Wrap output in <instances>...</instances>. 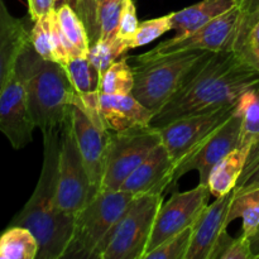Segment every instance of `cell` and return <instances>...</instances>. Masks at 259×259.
Masks as SVG:
<instances>
[{
	"label": "cell",
	"instance_id": "obj_41",
	"mask_svg": "<svg viewBox=\"0 0 259 259\" xmlns=\"http://www.w3.org/2000/svg\"><path fill=\"white\" fill-rule=\"evenodd\" d=\"M101 2H104V0H98V3H101Z\"/></svg>",
	"mask_w": 259,
	"mask_h": 259
},
{
	"label": "cell",
	"instance_id": "obj_14",
	"mask_svg": "<svg viewBox=\"0 0 259 259\" xmlns=\"http://www.w3.org/2000/svg\"><path fill=\"white\" fill-rule=\"evenodd\" d=\"M71 128L76 144L88 171L94 192L100 191L104 167L108 153L110 131L96 125L80 108L73 106L71 111Z\"/></svg>",
	"mask_w": 259,
	"mask_h": 259
},
{
	"label": "cell",
	"instance_id": "obj_24",
	"mask_svg": "<svg viewBox=\"0 0 259 259\" xmlns=\"http://www.w3.org/2000/svg\"><path fill=\"white\" fill-rule=\"evenodd\" d=\"M235 110L243 118L239 147L252 149L259 141V83L240 96Z\"/></svg>",
	"mask_w": 259,
	"mask_h": 259
},
{
	"label": "cell",
	"instance_id": "obj_18",
	"mask_svg": "<svg viewBox=\"0 0 259 259\" xmlns=\"http://www.w3.org/2000/svg\"><path fill=\"white\" fill-rule=\"evenodd\" d=\"M30 42V32L22 19L13 17L0 0V93L12 75L18 57Z\"/></svg>",
	"mask_w": 259,
	"mask_h": 259
},
{
	"label": "cell",
	"instance_id": "obj_21",
	"mask_svg": "<svg viewBox=\"0 0 259 259\" xmlns=\"http://www.w3.org/2000/svg\"><path fill=\"white\" fill-rule=\"evenodd\" d=\"M233 52L259 71V5L240 15Z\"/></svg>",
	"mask_w": 259,
	"mask_h": 259
},
{
	"label": "cell",
	"instance_id": "obj_17",
	"mask_svg": "<svg viewBox=\"0 0 259 259\" xmlns=\"http://www.w3.org/2000/svg\"><path fill=\"white\" fill-rule=\"evenodd\" d=\"M99 111L104 126L110 132H120L138 125H149L154 114L132 94H100Z\"/></svg>",
	"mask_w": 259,
	"mask_h": 259
},
{
	"label": "cell",
	"instance_id": "obj_38",
	"mask_svg": "<svg viewBox=\"0 0 259 259\" xmlns=\"http://www.w3.org/2000/svg\"><path fill=\"white\" fill-rule=\"evenodd\" d=\"M250 242V248H252V252L254 254L255 259H259V225L257 230L254 232V234L252 237H249Z\"/></svg>",
	"mask_w": 259,
	"mask_h": 259
},
{
	"label": "cell",
	"instance_id": "obj_31",
	"mask_svg": "<svg viewBox=\"0 0 259 259\" xmlns=\"http://www.w3.org/2000/svg\"><path fill=\"white\" fill-rule=\"evenodd\" d=\"M192 230L194 227L182 230L147 253L143 259H185L191 244Z\"/></svg>",
	"mask_w": 259,
	"mask_h": 259
},
{
	"label": "cell",
	"instance_id": "obj_6",
	"mask_svg": "<svg viewBox=\"0 0 259 259\" xmlns=\"http://www.w3.org/2000/svg\"><path fill=\"white\" fill-rule=\"evenodd\" d=\"M164 194L137 195L116 224L99 259H143Z\"/></svg>",
	"mask_w": 259,
	"mask_h": 259
},
{
	"label": "cell",
	"instance_id": "obj_28",
	"mask_svg": "<svg viewBox=\"0 0 259 259\" xmlns=\"http://www.w3.org/2000/svg\"><path fill=\"white\" fill-rule=\"evenodd\" d=\"M129 51L126 42L116 38L114 42H105V40H96L90 46L88 57L90 62L103 73L108 70L115 61L124 57Z\"/></svg>",
	"mask_w": 259,
	"mask_h": 259
},
{
	"label": "cell",
	"instance_id": "obj_5",
	"mask_svg": "<svg viewBox=\"0 0 259 259\" xmlns=\"http://www.w3.org/2000/svg\"><path fill=\"white\" fill-rule=\"evenodd\" d=\"M209 51L175 53L134 66L132 95L153 114L179 91L192 68Z\"/></svg>",
	"mask_w": 259,
	"mask_h": 259
},
{
	"label": "cell",
	"instance_id": "obj_27",
	"mask_svg": "<svg viewBox=\"0 0 259 259\" xmlns=\"http://www.w3.org/2000/svg\"><path fill=\"white\" fill-rule=\"evenodd\" d=\"M124 3L125 0H104L99 3L98 25L100 40L114 42L118 38L119 23Z\"/></svg>",
	"mask_w": 259,
	"mask_h": 259
},
{
	"label": "cell",
	"instance_id": "obj_2",
	"mask_svg": "<svg viewBox=\"0 0 259 259\" xmlns=\"http://www.w3.org/2000/svg\"><path fill=\"white\" fill-rule=\"evenodd\" d=\"M60 144L61 128L43 132V164L37 186L9 223V227H24L34 234L39 244L37 259L65 258L73 235L75 215L57 204Z\"/></svg>",
	"mask_w": 259,
	"mask_h": 259
},
{
	"label": "cell",
	"instance_id": "obj_29",
	"mask_svg": "<svg viewBox=\"0 0 259 259\" xmlns=\"http://www.w3.org/2000/svg\"><path fill=\"white\" fill-rule=\"evenodd\" d=\"M172 29H174L172 13L171 14L163 15V17L144 20V22L139 23L138 29L134 33L133 37L126 40V46H128L129 50L142 47V46H146L148 43L153 42L154 39H157V38Z\"/></svg>",
	"mask_w": 259,
	"mask_h": 259
},
{
	"label": "cell",
	"instance_id": "obj_19",
	"mask_svg": "<svg viewBox=\"0 0 259 259\" xmlns=\"http://www.w3.org/2000/svg\"><path fill=\"white\" fill-rule=\"evenodd\" d=\"M235 5L237 0H202L180 12L172 13V30L176 32L175 38H182L195 32Z\"/></svg>",
	"mask_w": 259,
	"mask_h": 259
},
{
	"label": "cell",
	"instance_id": "obj_22",
	"mask_svg": "<svg viewBox=\"0 0 259 259\" xmlns=\"http://www.w3.org/2000/svg\"><path fill=\"white\" fill-rule=\"evenodd\" d=\"M39 244L29 229L8 227L0 235V259H37Z\"/></svg>",
	"mask_w": 259,
	"mask_h": 259
},
{
	"label": "cell",
	"instance_id": "obj_9",
	"mask_svg": "<svg viewBox=\"0 0 259 259\" xmlns=\"http://www.w3.org/2000/svg\"><path fill=\"white\" fill-rule=\"evenodd\" d=\"M88 171L76 144L71 118L61 128L57 168V204L63 211L75 215L95 196Z\"/></svg>",
	"mask_w": 259,
	"mask_h": 259
},
{
	"label": "cell",
	"instance_id": "obj_4",
	"mask_svg": "<svg viewBox=\"0 0 259 259\" xmlns=\"http://www.w3.org/2000/svg\"><path fill=\"white\" fill-rule=\"evenodd\" d=\"M136 196L123 190L99 191L75 214L72 240L65 258L99 259L116 224Z\"/></svg>",
	"mask_w": 259,
	"mask_h": 259
},
{
	"label": "cell",
	"instance_id": "obj_30",
	"mask_svg": "<svg viewBox=\"0 0 259 259\" xmlns=\"http://www.w3.org/2000/svg\"><path fill=\"white\" fill-rule=\"evenodd\" d=\"M210 259H255L250 248L249 238L240 235L239 238L230 237L228 230L223 232L215 244Z\"/></svg>",
	"mask_w": 259,
	"mask_h": 259
},
{
	"label": "cell",
	"instance_id": "obj_40",
	"mask_svg": "<svg viewBox=\"0 0 259 259\" xmlns=\"http://www.w3.org/2000/svg\"><path fill=\"white\" fill-rule=\"evenodd\" d=\"M77 4H99L98 0H78Z\"/></svg>",
	"mask_w": 259,
	"mask_h": 259
},
{
	"label": "cell",
	"instance_id": "obj_39",
	"mask_svg": "<svg viewBox=\"0 0 259 259\" xmlns=\"http://www.w3.org/2000/svg\"><path fill=\"white\" fill-rule=\"evenodd\" d=\"M77 2L78 0H56V9H58V8L62 7V5L67 4L76 10L77 9Z\"/></svg>",
	"mask_w": 259,
	"mask_h": 259
},
{
	"label": "cell",
	"instance_id": "obj_10",
	"mask_svg": "<svg viewBox=\"0 0 259 259\" xmlns=\"http://www.w3.org/2000/svg\"><path fill=\"white\" fill-rule=\"evenodd\" d=\"M242 126V115L234 110L224 123L215 128L184 161L180 162L175 171L174 186H176L179 180L190 171L199 172L200 184L207 185L215 164L239 147Z\"/></svg>",
	"mask_w": 259,
	"mask_h": 259
},
{
	"label": "cell",
	"instance_id": "obj_32",
	"mask_svg": "<svg viewBox=\"0 0 259 259\" xmlns=\"http://www.w3.org/2000/svg\"><path fill=\"white\" fill-rule=\"evenodd\" d=\"M30 43L34 47L35 52L43 60L56 62L55 48H53L52 35H51L50 14L35 20L34 25L30 30Z\"/></svg>",
	"mask_w": 259,
	"mask_h": 259
},
{
	"label": "cell",
	"instance_id": "obj_33",
	"mask_svg": "<svg viewBox=\"0 0 259 259\" xmlns=\"http://www.w3.org/2000/svg\"><path fill=\"white\" fill-rule=\"evenodd\" d=\"M138 18H137L136 4L133 0H125L123 7V12L120 15V23H119L118 38L123 40L131 39L134 33L138 29Z\"/></svg>",
	"mask_w": 259,
	"mask_h": 259
},
{
	"label": "cell",
	"instance_id": "obj_13",
	"mask_svg": "<svg viewBox=\"0 0 259 259\" xmlns=\"http://www.w3.org/2000/svg\"><path fill=\"white\" fill-rule=\"evenodd\" d=\"M34 128L24 77L15 66L0 93V132L13 148L20 149L32 142Z\"/></svg>",
	"mask_w": 259,
	"mask_h": 259
},
{
	"label": "cell",
	"instance_id": "obj_12",
	"mask_svg": "<svg viewBox=\"0 0 259 259\" xmlns=\"http://www.w3.org/2000/svg\"><path fill=\"white\" fill-rule=\"evenodd\" d=\"M235 105L237 104L223 106L207 113L184 116L158 129L162 137V143L176 163V167L215 128L224 123L234 113Z\"/></svg>",
	"mask_w": 259,
	"mask_h": 259
},
{
	"label": "cell",
	"instance_id": "obj_25",
	"mask_svg": "<svg viewBox=\"0 0 259 259\" xmlns=\"http://www.w3.org/2000/svg\"><path fill=\"white\" fill-rule=\"evenodd\" d=\"M128 61V56H124L101 73V94H114V95L132 94L134 88V70Z\"/></svg>",
	"mask_w": 259,
	"mask_h": 259
},
{
	"label": "cell",
	"instance_id": "obj_8",
	"mask_svg": "<svg viewBox=\"0 0 259 259\" xmlns=\"http://www.w3.org/2000/svg\"><path fill=\"white\" fill-rule=\"evenodd\" d=\"M242 10L238 5L219 15L204 27L182 38H171L152 48L143 55L133 58L137 63L147 62L154 58L175 55V53L192 52V51H209L223 52L232 51L239 24Z\"/></svg>",
	"mask_w": 259,
	"mask_h": 259
},
{
	"label": "cell",
	"instance_id": "obj_20",
	"mask_svg": "<svg viewBox=\"0 0 259 259\" xmlns=\"http://www.w3.org/2000/svg\"><path fill=\"white\" fill-rule=\"evenodd\" d=\"M249 153L250 148L238 147L215 164L207 181V187L211 196H224L237 187L247 164Z\"/></svg>",
	"mask_w": 259,
	"mask_h": 259
},
{
	"label": "cell",
	"instance_id": "obj_37",
	"mask_svg": "<svg viewBox=\"0 0 259 259\" xmlns=\"http://www.w3.org/2000/svg\"><path fill=\"white\" fill-rule=\"evenodd\" d=\"M237 5L243 13H247L258 7L259 0H237Z\"/></svg>",
	"mask_w": 259,
	"mask_h": 259
},
{
	"label": "cell",
	"instance_id": "obj_26",
	"mask_svg": "<svg viewBox=\"0 0 259 259\" xmlns=\"http://www.w3.org/2000/svg\"><path fill=\"white\" fill-rule=\"evenodd\" d=\"M58 20H60L61 28L65 33L66 38L71 42V45L80 51L83 55H88L90 50V38H89L88 29L83 24L80 15L76 13L70 5H62L56 9Z\"/></svg>",
	"mask_w": 259,
	"mask_h": 259
},
{
	"label": "cell",
	"instance_id": "obj_36",
	"mask_svg": "<svg viewBox=\"0 0 259 259\" xmlns=\"http://www.w3.org/2000/svg\"><path fill=\"white\" fill-rule=\"evenodd\" d=\"M257 162H259V141L252 147V149H250V153H249V157H248L245 168H249V167L254 166Z\"/></svg>",
	"mask_w": 259,
	"mask_h": 259
},
{
	"label": "cell",
	"instance_id": "obj_35",
	"mask_svg": "<svg viewBox=\"0 0 259 259\" xmlns=\"http://www.w3.org/2000/svg\"><path fill=\"white\" fill-rule=\"evenodd\" d=\"M56 9V0H28V13L33 22Z\"/></svg>",
	"mask_w": 259,
	"mask_h": 259
},
{
	"label": "cell",
	"instance_id": "obj_16",
	"mask_svg": "<svg viewBox=\"0 0 259 259\" xmlns=\"http://www.w3.org/2000/svg\"><path fill=\"white\" fill-rule=\"evenodd\" d=\"M233 196L234 190L224 196L215 197V201L205 207L194 225L191 244L185 259H210L218 239L228 229L227 220Z\"/></svg>",
	"mask_w": 259,
	"mask_h": 259
},
{
	"label": "cell",
	"instance_id": "obj_15",
	"mask_svg": "<svg viewBox=\"0 0 259 259\" xmlns=\"http://www.w3.org/2000/svg\"><path fill=\"white\" fill-rule=\"evenodd\" d=\"M175 169L176 163L163 143H161L126 177L119 190L133 195H166L169 190L175 189Z\"/></svg>",
	"mask_w": 259,
	"mask_h": 259
},
{
	"label": "cell",
	"instance_id": "obj_23",
	"mask_svg": "<svg viewBox=\"0 0 259 259\" xmlns=\"http://www.w3.org/2000/svg\"><path fill=\"white\" fill-rule=\"evenodd\" d=\"M243 220V235L252 237L259 225V187L248 191L234 192L229 214L228 225L235 219Z\"/></svg>",
	"mask_w": 259,
	"mask_h": 259
},
{
	"label": "cell",
	"instance_id": "obj_1",
	"mask_svg": "<svg viewBox=\"0 0 259 259\" xmlns=\"http://www.w3.org/2000/svg\"><path fill=\"white\" fill-rule=\"evenodd\" d=\"M259 83V71L233 51L206 52L168 103L149 125L161 129L184 116L196 115L237 104L240 96Z\"/></svg>",
	"mask_w": 259,
	"mask_h": 259
},
{
	"label": "cell",
	"instance_id": "obj_3",
	"mask_svg": "<svg viewBox=\"0 0 259 259\" xmlns=\"http://www.w3.org/2000/svg\"><path fill=\"white\" fill-rule=\"evenodd\" d=\"M15 66L24 77L35 128L42 133L62 128L70 120L73 106L80 105V96L65 68L57 62L43 60L30 42L22 51Z\"/></svg>",
	"mask_w": 259,
	"mask_h": 259
},
{
	"label": "cell",
	"instance_id": "obj_7",
	"mask_svg": "<svg viewBox=\"0 0 259 259\" xmlns=\"http://www.w3.org/2000/svg\"><path fill=\"white\" fill-rule=\"evenodd\" d=\"M161 143V133L151 125L111 132L100 191L120 189L126 177Z\"/></svg>",
	"mask_w": 259,
	"mask_h": 259
},
{
	"label": "cell",
	"instance_id": "obj_34",
	"mask_svg": "<svg viewBox=\"0 0 259 259\" xmlns=\"http://www.w3.org/2000/svg\"><path fill=\"white\" fill-rule=\"evenodd\" d=\"M259 187V162L254 166L245 168L243 171L242 177H240L239 182H238L237 187L234 189V192H242L248 191V190L258 189Z\"/></svg>",
	"mask_w": 259,
	"mask_h": 259
},
{
	"label": "cell",
	"instance_id": "obj_11",
	"mask_svg": "<svg viewBox=\"0 0 259 259\" xmlns=\"http://www.w3.org/2000/svg\"><path fill=\"white\" fill-rule=\"evenodd\" d=\"M210 196L207 185L200 182L189 191H174L171 199L159 207L146 254L182 230L194 227L207 206Z\"/></svg>",
	"mask_w": 259,
	"mask_h": 259
}]
</instances>
